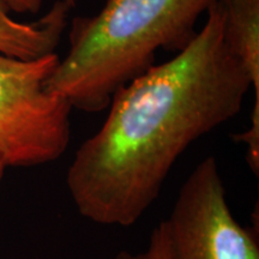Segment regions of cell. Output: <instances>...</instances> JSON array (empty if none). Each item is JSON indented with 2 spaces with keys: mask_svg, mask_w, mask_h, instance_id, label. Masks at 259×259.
Returning <instances> with one entry per match:
<instances>
[{
  "mask_svg": "<svg viewBox=\"0 0 259 259\" xmlns=\"http://www.w3.org/2000/svg\"><path fill=\"white\" fill-rule=\"evenodd\" d=\"M115 259H171L166 223L161 221L155 227L145 251L139 252V253H130V252L122 251L116 255Z\"/></svg>",
  "mask_w": 259,
  "mask_h": 259,
  "instance_id": "obj_7",
  "label": "cell"
},
{
  "mask_svg": "<svg viewBox=\"0 0 259 259\" xmlns=\"http://www.w3.org/2000/svg\"><path fill=\"white\" fill-rule=\"evenodd\" d=\"M6 168H8V166H6L5 161L3 160L2 156H0V185H2V181H3V178H4Z\"/></svg>",
  "mask_w": 259,
  "mask_h": 259,
  "instance_id": "obj_9",
  "label": "cell"
},
{
  "mask_svg": "<svg viewBox=\"0 0 259 259\" xmlns=\"http://www.w3.org/2000/svg\"><path fill=\"white\" fill-rule=\"evenodd\" d=\"M10 11L17 14H36L42 5V0H4Z\"/></svg>",
  "mask_w": 259,
  "mask_h": 259,
  "instance_id": "obj_8",
  "label": "cell"
},
{
  "mask_svg": "<svg viewBox=\"0 0 259 259\" xmlns=\"http://www.w3.org/2000/svg\"><path fill=\"white\" fill-rule=\"evenodd\" d=\"M60 58L19 59L0 53V156L8 167H32L63 156L72 106L47 88Z\"/></svg>",
  "mask_w": 259,
  "mask_h": 259,
  "instance_id": "obj_3",
  "label": "cell"
},
{
  "mask_svg": "<svg viewBox=\"0 0 259 259\" xmlns=\"http://www.w3.org/2000/svg\"><path fill=\"white\" fill-rule=\"evenodd\" d=\"M225 40L238 58L254 88L251 124L238 139L248 149L259 147V0H218Z\"/></svg>",
  "mask_w": 259,
  "mask_h": 259,
  "instance_id": "obj_5",
  "label": "cell"
},
{
  "mask_svg": "<svg viewBox=\"0 0 259 259\" xmlns=\"http://www.w3.org/2000/svg\"><path fill=\"white\" fill-rule=\"evenodd\" d=\"M170 60L116 90L99 131L76 151L66 184L83 218L135 225L184 151L238 115L251 79L225 40L218 2Z\"/></svg>",
  "mask_w": 259,
  "mask_h": 259,
  "instance_id": "obj_1",
  "label": "cell"
},
{
  "mask_svg": "<svg viewBox=\"0 0 259 259\" xmlns=\"http://www.w3.org/2000/svg\"><path fill=\"white\" fill-rule=\"evenodd\" d=\"M218 0H107L93 17H76L70 50L47 88L72 108H108L116 90L154 65L158 50L179 52L196 23Z\"/></svg>",
  "mask_w": 259,
  "mask_h": 259,
  "instance_id": "obj_2",
  "label": "cell"
},
{
  "mask_svg": "<svg viewBox=\"0 0 259 259\" xmlns=\"http://www.w3.org/2000/svg\"><path fill=\"white\" fill-rule=\"evenodd\" d=\"M61 2H64L66 5H69L71 9L76 6V0H61Z\"/></svg>",
  "mask_w": 259,
  "mask_h": 259,
  "instance_id": "obj_10",
  "label": "cell"
},
{
  "mask_svg": "<svg viewBox=\"0 0 259 259\" xmlns=\"http://www.w3.org/2000/svg\"><path fill=\"white\" fill-rule=\"evenodd\" d=\"M71 8L57 0L50 11L34 23H24L10 16L0 0V53L19 59H35L54 53L67 25Z\"/></svg>",
  "mask_w": 259,
  "mask_h": 259,
  "instance_id": "obj_6",
  "label": "cell"
},
{
  "mask_svg": "<svg viewBox=\"0 0 259 259\" xmlns=\"http://www.w3.org/2000/svg\"><path fill=\"white\" fill-rule=\"evenodd\" d=\"M164 223L171 259H259L253 234L232 215L212 156L191 171Z\"/></svg>",
  "mask_w": 259,
  "mask_h": 259,
  "instance_id": "obj_4",
  "label": "cell"
}]
</instances>
